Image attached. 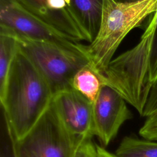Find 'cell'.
I'll return each instance as SVG.
<instances>
[{
  "instance_id": "obj_6",
  "label": "cell",
  "mask_w": 157,
  "mask_h": 157,
  "mask_svg": "<svg viewBox=\"0 0 157 157\" xmlns=\"http://www.w3.org/2000/svg\"><path fill=\"white\" fill-rule=\"evenodd\" d=\"M0 31L31 40L82 50V45L48 25L23 9L15 0H0Z\"/></svg>"
},
{
  "instance_id": "obj_13",
  "label": "cell",
  "mask_w": 157,
  "mask_h": 157,
  "mask_svg": "<svg viewBox=\"0 0 157 157\" xmlns=\"http://www.w3.org/2000/svg\"><path fill=\"white\" fill-rule=\"evenodd\" d=\"M18 50L15 38L6 33L0 31V90L6 83L12 59Z\"/></svg>"
},
{
  "instance_id": "obj_14",
  "label": "cell",
  "mask_w": 157,
  "mask_h": 157,
  "mask_svg": "<svg viewBox=\"0 0 157 157\" xmlns=\"http://www.w3.org/2000/svg\"><path fill=\"white\" fill-rule=\"evenodd\" d=\"M72 157H99L96 144L92 137H87L80 141L76 145Z\"/></svg>"
},
{
  "instance_id": "obj_19",
  "label": "cell",
  "mask_w": 157,
  "mask_h": 157,
  "mask_svg": "<svg viewBox=\"0 0 157 157\" xmlns=\"http://www.w3.org/2000/svg\"><path fill=\"white\" fill-rule=\"evenodd\" d=\"M115 1L121 3H132V2H135L140 0H115Z\"/></svg>"
},
{
  "instance_id": "obj_10",
  "label": "cell",
  "mask_w": 157,
  "mask_h": 157,
  "mask_svg": "<svg viewBox=\"0 0 157 157\" xmlns=\"http://www.w3.org/2000/svg\"><path fill=\"white\" fill-rule=\"evenodd\" d=\"M104 0H71L68 10L85 36L86 41L93 42L101 24Z\"/></svg>"
},
{
  "instance_id": "obj_18",
  "label": "cell",
  "mask_w": 157,
  "mask_h": 157,
  "mask_svg": "<svg viewBox=\"0 0 157 157\" xmlns=\"http://www.w3.org/2000/svg\"><path fill=\"white\" fill-rule=\"evenodd\" d=\"M96 148L99 157H117L115 154L108 151L107 150L105 149L104 147H102L96 144Z\"/></svg>"
},
{
  "instance_id": "obj_1",
  "label": "cell",
  "mask_w": 157,
  "mask_h": 157,
  "mask_svg": "<svg viewBox=\"0 0 157 157\" xmlns=\"http://www.w3.org/2000/svg\"><path fill=\"white\" fill-rule=\"evenodd\" d=\"M52 98L47 82L18 45L5 85L0 90L4 120L15 140H20L33 128Z\"/></svg>"
},
{
  "instance_id": "obj_11",
  "label": "cell",
  "mask_w": 157,
  "mask_h": 157,
  "mask_svg": "<svg viewBox=\"0 0 157 157\" xmlns=\"http://www.w3.org/2000/svg\"><path fill=\"white\" fill-rule=\"evenodd\" d=\"M72 85L73 89L94 104L104 83L102 75L89 64L75 74Z\"/></svg>"
},
{
  "instance_id": "obj_17",
  "label": "cell",
  "mask_w": 157,
  "mask_h": 157,
  "mask_svg": "<svg viewBox=\"0 0 157 157\" xmlns=\"http://www.w3.org/2000/svg\"><path fill=\"white\" fill-rule=\"evenodd\" d=\"M71 0H47V6L54 11L63 10L67 8Z\"/></svg>"
},
{
  "instance_id": "obj_2",
  "label": "cell",
  "mask_w": 157,
  "mask_h": 157,
  "mask_svg": "<svg viewBox=\"0 0 157 157\" xmlns=\"http://www.w3.org/2000/svg\"><path fill=\"white\" fill-rule=\"evenodd\" d=\"M157 80V11L139 42L113 58L102 75L104 85L120 94L142 116L151 85Z\"/></svg>"
},
{
  "instance_id": "obj_7",
  "label": "cell",
  "mask_w": 157,
  "mask_h": 157,
  "mask_svg": "<svg viewBox=\"0 0 157 157\" xmlns=\"http://www.w3.org/2000/svg\"><path fill=\"white\" fill-rule=\"evenodd\" d=\"M132 117L123 97L104 85L93 107V134L98 139L101 146H107L123 124Z\"/></svg>"
},
{
  "instance_id": "obj_16",
  "label": "cell",
  "mask_w": 157,
  "mask_h": 157,
  "mask_svg": "<svg viewBox=\"0 0 157 157\" xmlns=\"http://www.w3.org/2000/svg\"><path fill=\"white\" fill-rule=\"evenodd\" d=\"M157 112V80L151 85L144 107L142 117H147Z\"/></svg>"
},
{
  "instance_id": "obj_9",
  "label": "cell",
  "mask_w": 157,
  "mask_h": 157,
  "mask_svg": "<svg viewBox=\"0 0 157 157\" xmlns=\"http://www.w3.org/2000/svg\"><path fill=\"white\" fill-rule=\"evenodd\" d=\"M15 1L29 13L71 39L77 42L86 41L68 8L59 11L52 10L47 6V0Z\"/></svg>"
},
{
  "instance_id": "obj_8",
  "label": "cell",
  "mask_w": 157,
  "mask_h": 157,
  "mask_svg": "<svg viewBox=\"0 0 157 157\" xmlns=\"http://www.w3.org/2000/svg\"><path fill=\"white\" fill-rule=\"evenodd\" d=\"M51 104L67 132L78 144L93 137V104L74 89L53 96Z\"/></svg>"
},
{
  "instance_id": "obj_3",
  "label": "cell",
  "mask_w": 157,
  "mask_h": 157,
  "mask_svg": "<svg viewBox=\"0 0 157 157\" xmlns=\"http://www.w3.org/2000/svg\"><path fill=\"white\" fill-rule=\"evenodd\" d=\"M156 11L157 0L132 3L104 0L98 33L92 42L82 46L90 66L102 75L128 33L141 26L147 17Z\"/></svg>"
},
{
  "instance_id": "obj_15",
  "label": "cell",
  "mask_w": 157,
  "mask_h": 157,
  "mask_svg": "<svg viewBox=\"0 0 157 157\" xmlns=\"http://www.w3.org/2000/svg\"><path fill=\"white\" fill-rule=\"evenodd\" d=\"M139 133L145 139L157 140V112L147 117Z\"/></svg>"
},
{
  "instance_id": "obj_4",
  "label": "cell",
  "mask_w": 157,
  "mask_h": 157,
  "mask_svg": "<svg viewBox=\"0 0 157 157\" xmlns=\"http://www.w3.org/2000/svg\"><path fill=\"white\" fill-rule=\"evenodd\" d=\"M12 36L15 38L18 47L44 77L53 97L62 91L73 89L72 82L74 75L81 68L90 64L82 50Z\"/></svg>"
},
{
  "instance_id": "obj_12",
  "label": "cell",
  "mask_w": 157,
  "mask_h": 157,
  "mask_svg": "<svg viewBox=\"0 0 157 157\" xmlns=\"http://www.w3.org/2000/svg\"><path fill=\"white\" fill-rule=\"evenodd\" d=\"M115 155L117 157H157V142L132 136H126Z\"/></svg>"
},
{
  "instance_id": "obj_5",
  "label": "cell",
  "mask_w": 157,
  "mask_h": 157,
  "mask_svg": "<svg viewBox=\"0 0 157 157\" xmlns=\"http://www.w3.org/2000/svg\"><path fill=\"white\" fill-rule=\"evenodd\" d=\"M77 144L51 103L25 136L18 140L14 139L16 157H72Z\"/></svg>"
}]
</instances>
